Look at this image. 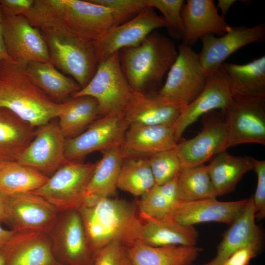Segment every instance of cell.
<instances>
[{
	"instance_id": "83f0119b",
	"label": "cell",
	"mask_w": 265,
	"mask_h": 265,
	"mask_svg": "<svg viewBox=\"0 0 265 265\" xmlns=\"http://www.w3.org/2000/svg\"><path fill=\"white\" fill-rule=\"evenodd\" d=\"M128 249L132 265H192L202 250L196 246H152L138 241Z\"/></svg>"
},
{
	"instance_id": "6da1fadb",
	"label": "cell",
	"mask_w": 265,
	"mask_h": 265,
	"mask_svg": "<svg viewBox=\"0 0 265 265\" xmlns=\"http://www.w3.org/2000/svg\"><path fill=\"white\" fill-rule=\"evenodd\" d=\"M23 16L39 29L62 28L95 46L132 17L89 0H34Z\"/></svg>"
},
{
	"instance_id": "8fae6325",
	"label": "cell",
	"mask_w": 265,
	"mask_h": 265,
	"mask_svg": "<svg viewBox=\"0 0 265 265\" xmlns=\"http://www.w3.org/2000/svg\"><path fill=\"white\" fill-rule=\"evenodd\" d=\"M227 128L226 149L238 144H265V99H233L221 112Z\"/></svg>"
},
{
	"instance_id": "ab89813d",
	"label": "cell",
	"mask_w": 265,
	"mask_h": 265,
	"mask_svg": "<svg viewBox=\"0 0 265 265\" xmlns=\"http://www.w3.org/2000/svg\"><path fill=\"white\" fill-rule=\"evenodd\" d=\"M254 169L257 176V185L253 197L255 218L262 220L265 216V161L253 158Z\"/></svg>"
},
{
	"instance_id": "4fadbf2b",
	"label": "cell",
	"mask_w": 265,
	"mask_h": 265,
	"mask_svg": "<svg viewBox=\"0 0 265 265\" xmlns=\"http://www.w3.org/2000/svg\"><path fill=\"white\" fill-rule=\"evenodd\" d=\"M265 38V25L259 24L253 27L229 26L222 36L216 37L207 34L200 39L201 52L198 54L199 61L207 76L217 70L230 55L243 47L259 43Z\"/></svg>"
},
{
	"instance_id": "f35d334b",
	"label": "cell",
	"mask_w": 265,
	"mask_h": 265,
	"mask_svg": "<svg viewBox=\"0 0 265 265\" xmlns=\"http://www.w3.org/2000/svg\"><path fill=\"white\" fill-rule=\"evenodd\" d=\"M92 265H132L128 247L113 241L94 254Z\"/></svg>"
},
{
	"instance_id": "3957f363",
	"label": "cell",
	"mask_w": 265,
	"mask_h": 265,
	"mask_svg": "<svg viewBox=\"0 0 265 265\" xmlns=\"http://www.w3.org/2000/svg\"><path fill=\"white\" fill-rule=\"evenodd\" d=\"M78 210L93 255L113 241L129 247L137 241L141 225L137 203L104 197L96 206Z\"/></svg>"
},
{
	"instance_id": "ac0fdd59",
	"label": "cell",
	"mask_w": 265,
	"mask_h": 265,
	"mask_svg": "<svg viewBox=\"0 0 265 265\" xmlns=\"http://www.w3.org/2000/svg\"><path fill=\"white\" fill-rule=\"evenodd\" d=\"M207 120L201 131L193 138L177 143L175 150L181 167H192L205 162L225 151L227 128L225 120L217 114L208 113Z\"/></svg>"
},
{
	"instance_id": "7402d4cb",
	"label": "cell",
	"mask_w": 265,
	"mask_h": 265,
	"mask_svg": "<svg viewBox=\"0 0 265 265\" xmlns=\"http://www.w3.org/2000/svg\"><path fill=\"white\" fill-rule=\"evenodd\" d=\"M184 106L162 101L156 92L132 90L123 113L129 126L173 125Z\"/></svg>"
},
{
	"instance_id": "8d00e7d4",
	"label": "cell",
	"mask_w": 265,
	"mask_h": 265,
	"mask_svg": "<svg viewBox=\"0 0 265 265\" xmlns=\"http://www.w3.org/2000/svg\"><path fill=\"white\" fill-rule=\"evenodd\" d=\"M147 160L156 185L170 181L178 175L181 168L175 148L155 154Z\"/></svg>"
},
{
	"instance_id": "e0dca14e",
	"label": "cell",
	"mask_w": 265,
	"mask_h": 265,
	"mask_svg": "<svg viewBox=\"0 0 265 265\" xmlns=\"http://www.w3.org/2000/svg\"><path fill=\"white\" fill-rule=\"evenodd\" d=\"M59 212L32 192L8 196L7 221L16 232L38 231L49 234Z\"/></svg>"
},
{
	"instance_id": "7c38bea8",
	"label": "cell",
	"mask_w": 265,
	"mask_h": 265,
	"mask_svg": "<svg viewBox=\"0 0 265 265\" xmlns=\"http://www.w3.org/2000/svg\"><path fill=\"white\" fill-rule=\"evenodd\" d=\"M3 35L11 60L26 67L33 62H49L47 44L41 30L23 15H3Z\"/></svg>"
},
{
	"instance_id": "b9f144b4",
	"label": "cell",
	"mask_w": 265,
	"mask_h": 265,
	"mask_svg": "<svg viewBox=\"0 0 265 265\" xmlns=\"http://www.w3.org/2000/svg\"><path fill=\"white\" fill-rule=\"evenodd\" d=\"M262 240L253 242L241 247L231 254L222 265H248L259 253Z\"/></svg>"
},
{
	"instance_id": "4dcf8cb0",
	"label": "cell",
	"mask_w": 265,
	"mask_h": 265,
	"mask_svg": "<svg viewBox=\"0 0 265 265\" xmlns=\"http://www.w3.org/2000/svg\"><path fill=\"white\" fill-rule=\"evenodd\" d=\"M66 106L58 116L59 128L66 139L76 137L100 116L96 100L80 96L66 101Z\"/></svg>"
},
{
	"instance_id": "f1b7e54d",
	"label": "cell",
	"mask_w": 265,
	"mask_h": 265,
	"mask_svg": "<svg viewBox=\"0 0 265 265\" xmlns=\"http://www.w3.org/2000/svg\"><path fill=\"white\" fill-rule=\"evenodd\" d=\"M208 166L217 196L232 191L243 176L254 169L252 158L233 156L226 151L214 157Z\"/></svg>"
},
{
	"instance_id": "2e32d148",
	"label": "cell",
	"mask_w": 265,
	"mask_h": 265,
	"mask_svg": "<svg viewBox=\"0 0 265 265\" xmlns=\"http://www.w3.org/2000/svg\"><path fill=\"white\" fill-rule=\"evenodd\" d=\"M165 27L154 9L146 6L132 18L116 26L95 46L98 62L120 50L135 47L155 30Z\"/></svg>"
},
{
	"instance_id": "60d3db41",
	"label": "cell",
	"mask_w": 265,
	"mask_h": 265,
	"mask_svg": "<svg viewBox=\"0 0 265 265\" xmlns=\"http://www.w3.org/2000/svg\"><path fill=\"white\" fill-rule=\"evenodd\" d=\"M120 13L132 17L146 6V0H89Z\"/></svg>"
},
{
	"instance_id": "4316f807",
	"label": "cell",
	"mask_w": 265,
	"mask_h": 265,
	"mask_svg": "<svg viewBox=\"0 0 265 265\" xmlns=\"http://www.w3.org/2000/svg\"><path fill=\"white\" fill-rule=\"evenodd\" d=\"M36 128L0 107V164L17 161L33 139Z\"/></svg>"
},
{
	"instance_id": "7dc6e473",
	"label": "cell",
	"mask_w": 265,
	"mask_h": 265,
	"mask_svg": "<svg viewBox=\"0 0 265 265\" xmlns=\"http://www.w3.org/2000/svg\"><path fill=\"white\" fill-rule=\"evenodd\" d=\"M235 0H219L218 1L217 8L221 11V16L224 18L225 15L232 5L236 2Z\"/></svg>"
},
{
	"instance_id": "30bf717a",
	"label": "cell",
	"mask_w": 265,
	"mask_h": 265,
	"mask_svg": "<svg viewBox=\"0 0 265 265\" xmlns=\"http://www.w3.org/2000/svg\"><path fill=\"white\" fill-rule=\"evenodd\" d=\"M128 127L123 112L100 117L78 136L66 139L67 159L81 162L85 157L95 151L103 152L119 147Z\"/></svg>"
},
{
	"instance_id": "681fc988",
	"label": "cell",
	"mask_w": 265,
	"mask_h": 265,
	"mask_svg": "<svg viewBox=\"0 0 265 265\" xmlns=\"http://www.w3.org/2000/svg\"><path fill=\"white\" fill-rule=\"evenodd\" d=\"M0 265H5L4 257L1 252L0 248Z\"/></svg>"
},
{
	"instance_id": "c3c4849f",
	"label": "cell",
	"mask_w": 265,
	"mask_h": 265,
	"mask_svg": "<svg viewBox=\"0 0 265 265\" xmlns=\"http://www.w3.org/2000/svg\"><path fill=\"white\" fill-rule=\"evenodd\" d=\"M16 232L12 230L4 229L0 225V248L6 243Z\"/></svg>"
},
{
	"instance_id": "ba28073f",
	"label": "cell",
	"mask_w": 265,
	"mask_h": 265,
	"mask_svg": "<svg viewBox=\"0 0 265 265\" xmlns=\"http://www.w3.org/2000/svg\"><path fill=\"white\" fill-rule=\"evenodd\" d=\"M96 163L68 161L33 192L48 201L59 212L78 210L96 166Z\"/></svg>"
},
{
	"instance_id": "484cf974",
	"label": "cell",
	"mask_w": 265,
	"mask_h": 265,
	"mask_svg": "<svg viewBox=\"0 0 265 265\" xmlns=\"http://www.w3.org/2000/svg\"><path fill=\"white\" fill-rule=\"evenodd\" d=\"M253 197L241 214L230 225L217 248L215 257L211 261L199 265H222L234 252L253 242L262 240L259 228L255 223Z\"/></svg>"
},
{
	"instance_id": "1f68e13d",
	"label": "cell",
	"mask_w": 265,
	"mask_h": 265,
	"mask_svg": "<svg viewBox=\"0 0 265 265\" xmlns=\"http://www.w3.org/2000/svg\"><path fill=\"white\" fill-rule=\"evenodd\" d=\"M49 178L39 171L18 161L0 164V191L7 196L34 192L43 186Z\"/></svg>"
},
{
	"instance_id": "52a82bcc",
	"label": "cell",
	"mask_w": 265,
	"mask_h": 265,
	"mask_svg": "<svg viewBox=\"0 0 265 265\" xmlns=\"http://www.w3.org/2000/svg\"><path fill=\"white\" fill-rule=\"evenodd\" d=\"M178 52L164 84L156 93L163 102L185 106L201 93L208 76L190 46L183 43Z\"/></svg>"
},
{
	"instance_id": "f546056e",
	"label": "cell",
	"mask_w": 265,
	"mask_h": 265,
	"mask_svg": "<svg viewBox=\"0 0 265 265\" xmlns=\"http://www.w3.org/2000/svg\"><path fill=\"white\" fill-rule=\"evenodd\" d=\"M26 70L42 91L58 103L66 101L70 94L80 89L74 79L61 73L50 61L30 63Z\"/></svg>"
},
{
	"instance_id": "74e56055",
	"label": "cell",
	"mask_w": 265,
	"mask_h": 265,
	"mask_svg": "<svg viewBox=\"0 0 265 265\" xmlns=\"http://www.w3.org/2000/svg\"><path fill=\"white\" fill-rule=\"evenodd\" d=\"M183 0H146V6L159 10L162 14L169 34L176 39H183L182 9Z\"/></svg>"
},
{
	"instance_id": "7a4b0ae2",
	"label": "cell",
	"mask_w": 265,
	"mask_h": 265,
	"mask_svg": "<svg viewBox=\"0 0 265 265\" xmlns=\"http://www.w3.org/2000/svg\"><path fill=\"white\" fill-rule=\"evenodd\" d=\"M66 106V101L58 103L43 92L26 67L12 60L0 61V107L37 128L58 117Z\"/></svg>"
},
{
	"instance_id": "d6a6232c",
	"label": "cell",
	"mask_w": 265,
	"mask_h": 265,
	"mask_svg": "<svg viewBox=\"0 0 265 265\" xmlns=\"http://www.w3.org/2000/svg\"><path fill=\"white\" fill-rule=\"evenodd\" d=\"M102 159L97 162L86 194L110 197L116 190L117 184L123 159L119 147L102 152Z\"/></svg>"
},
{
	"instance_id": "44dd1931",
	"label": "cell",
	"mask_w": 265,
	"mask_h": 265,
	"mask_svg": "<svg viewBox=\"0 0 265 265\" xmlns=\"http://www.w3.org/2000/svg\"><path fill=\"white\" fill-rule=\"evenodd\" d=\"M177 142L173 125H130L119 150L123 159H148L158 153L175 148Z\"/></svg>"
},
{
	"instance_id": "603a6c76",
	"label": "cell",
	"mask_w": 265,
	"mask_h": 265,
	"mask_svg": "<svg viewBox=\"0 0 265 265\" xmlns=\"http://www.w3.org/2000/svg\"><path fill=\"white\" fill-rule=\"evenodd\" d=\"M184 44L190 46L207 34L222 36L228 25L213 0H187L181 12Z\"/></svg>"
},
{
	"instance_id": "9c48e42d",
	"label": "cell",
	"mask_w": 265,
	"mask_h": 265,
	"mask_svg": "<svg viewBox=\"0 0 265 265\" xmlns=\"http://www.w3.org/2000/svg\"><path fill=\"white\" fill-rule=\"evenodd\" d=\"M56 260L62 265H92L93 253L78 210L59 212L49 234Z\"/></svg>"
},
{
	"instance_id": "5bb4252c",
	"label": "cell",
	"mask_w": 265,
	"mask_h": 265,
	"mask_svg": "<svg viewBox=\"0 0 265 265\" xmlns=\"http://www.w3.org/2000/svg\"><path fill=\"white\" fill-rule=\"evenodd\" d=\"M66 138L58 123L53 120L36 128L35 136L17 161L43 174H53L68 160Z\"/></svg>"
},
{
	"instance_id": "ee69618b",
	"label": "cell",
	"mask_w": 265,
	"mask_h": 265,
	"mask_svg": "<svg viewBox=\"0 0 265 265\" xmlns=\"http://www.w3.org/2000/svg\"><path fill=\"white\" fill-rule=\"evenodd\" d=\"M3 14L0 8V61L11 60L7 53L3 39Z\"/></svg>"
},
{
	"instance_id": "f6af8a7d",
	"label": "cell",
	"mask_w": 265,
	"mask_h": 265,
	"mask_svg": "<svg viewBox=\"0 0 265 265\" xmlns=\"http://www.w3.org/2000/svg\"><path fill=\"white\" fill-rule=\"evenodd\" d=\"M103 197H104L95 194H86L80 207L87 208H93L99 203Z\"/></svg>"
},
{
	"instance_id": "d6986e66",
	"label": "cell",
	"mask_w": 265,
	"mask_h": 265,
	"mask_svg": "<svg viewBox=\"0 0 265 265\" xmlns=\"http://www.w3.org/2000/svg\"><path fill=\"white\" fill-rule=\"evenodd\" d=\"M5 265H61L55 259L49 234L16 232L0 248Z\"/></svg>"
},
{
	"instance_id": "7bdbcfd3",
	"label": "cell",
	"mask_w": 265,
	"mask_h": 265,
	"mask_svg": "<svg viewBox=\"0 0 265 265\" xmlns=\"http://www.w3.org/2000/svg\"><path fill=\"white\" fill-rule=\"evenodd\" d=\"M34 2V0H0V8L5 15H23Z\"/></svg>"
},
{
	"instance_id": "f907efd6",
	"label": "cell",
	"mask_w": 265,
	"mask_h": 265,
	"mask_svg": "<svg viewBox=\"0 0 265 265\" xmlns=\"http://www.w3.org/2000/svg\"></svg>"
},
{
	"instance_id": "bcb514c9",
	"label": "cell",
	"mask_w": 265,
	"mask_h": 265,
	"mask_svg": "<svg viewBox=\"0 0 265 265\" xmlns=\"http://www.w3.org/2000/svg\"><path fill=\"white\" fill-rule=\"evenodd\" d=\"M8 196L0 191V222L7 221Z\"/></svg>"
},
{
	"instance_id": "e575fe53",
	"label": "cell",
	"mask_w": 265,
	"mask_h": 265,
	"mask_svg": "<svg viewBox=\"0 0 265 265\" xmlns=\"http://www.w3.org/2000/svg\"><path fill=\"white\" fill-rule=\"evenodd\" d=\"M155 185L147 159L123 160L117 187L134 196H142Z\"/></svg>"
},
{
	"instance_id": "5b68a950",
	"label": "cell",
	"mask_w": 265,
	"mask_h": 265,
	"mask_svg": "<svg viewBox=\"0 0 265 265\" xmlns=\"http://www.w3.org/2000/svg\"><path fill=\"white\" fill-rule=\"evenodd\" d=\"M40 30L47 46L50 62L73 77L80 89L85 86L99 63L95 45L62 28Z\"/></svg>"
},
{
	"instance_id": "cb8c5ba5",
	"label": "cell",
	"mask_w": 265,
	"mask_h": 265,
	"mask_svg": "<svg viewBox=\"0 0 265 265\" xmlns=\"http://www.w3.org/2000/svg\"><path fill=\"white\" fill-rule=\"evenodd\" d=\"M141 220L136 241L152 246H196L197 230L168 218H157L138 212Z\"/></svg>"
},
{
	"instance_id": "8992f818",
	"label": "cell",
	"mask_w": 265,
	"mask_h": 265,
	"mask_svg": "<svg viewBox=\"0 0 265 265\" xmlns=\"http://www.w3.org/2000/svg\"><path fill=\"white\" fill-rule=\"evenodd\" d=\"M132 90L122 71L118 52L100 61L88 84L72 96L95 99L101 117L122 112Z\"/></svg>"
},
{
	"instance_id": "836d02e7",
	"label": "cell",
	"mask_w": 265,
	"mask_h": 265,
	"mask_svg": "<svg viewBox=\"0 0 265 265\" xmlns=\"http://www.w3.org/2000/svg\"><path fill=\"white\" fill-rule=\"evenodd\" d=\"M178 186L180 197L183 201L217 197L211 180L208 166L204 164L181 167L178 175Z\"/></svg>"
},
{
	"instance_id": "d4e9b609",
	"label": "cell",
	"mask_w": 265,
	"mask_h": 265,
	"mask_svg": "<svg viewBox=\"0 0 265 265\" xmlns=\"http://www.w3.org/2000/svg\"><path fill=\"white\" fill-rule=\"evenodd\" d=\"M233 99H265V56L245 64L223 63Z\"/></svg>"
},
{
	"instance_id": "d590c367",
	"label": "cell",
	"mask_w": 265,
	"mask_h": 265,
	"mask_svg": "<svg viewBox=\"0 0 265 265\" xmlns=\"http://www.w3.org/2000/svg\"><path fill=\"white\" fill-rule=\"evenodd\" d=\"M181 201L162 186L155 185L141 196L137 205L139 212L152 217L164 218L172 214Z\"/></svg>"
},
{
	"instance_id": "ffe728a7",
	"label": "cell",
	"mask_w": 265,
	"mask_h": 265,
	"mask_svg": "<svg viewBox=\"0 0 265 265\" xmlns=\"http://www.w3.org/2000/svg\"><path fill=\"white\" fill-rule=\"evenodd\" d=\"M249 198L234 201H220L216 198L181 201L166 218L180 224L218 222L231 225L243 212Z\"/></svg>"
},
{
	"instance_id": "277c9868",
	"label": "cell",
	"mask_w": 265,
	"mask_h": 265,
	"mask_svg": "<svg viewBox=\"0 0 265 265\" xmlns=\"http://www.w3.org/2000/svg\"><path fill=\"white\" fill-rule=\"evenodd\" d=\"M178 53L174 43L156 31L139 45L118 52L122 71L130 86L142 92L161 82Z\"/></svg>"
},
{
	"instance_id": "9a60e30c",
	"label": "cell",
	"mask_w": 265,
	"mask_h": 265,
	"mask_svg": "<svg viewBox=\"0 0 265 265\" xmlns=\"http://www.w3.org/2000/svg\"><path fill=\"white\" fill-rule=\"evenodd\" d=\"M228 75L221 65L207 77L199 96L184 107L173 127L177 143L185 130L201 116L216 109L225 110L233 101Z\"/></svg>"
}]
</instances>
